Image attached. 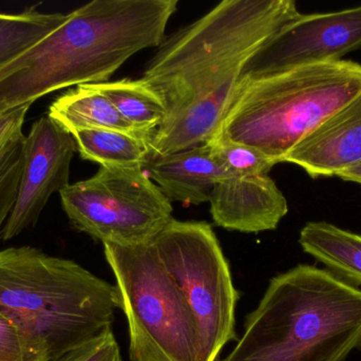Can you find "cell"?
<instances>
[{
	"label": "cell",
	"mask_w": 361,
	"mask_h": 361,
	"mask_svg": "<svg viewBox=\"0 0 361 361\" xmlns=\"http://www.w3.org/2000/svg\"><path fill=\"white\" fill-rule=\"evenodd\" d=\"M150 242L195 315L200 361L218 360L226 345L238 341L240 292L212 225L173 218Z\"/></svg>",
	"instance_id": "7"
},
{
	"label": "cell",
	"mask_w": 361,
	"mask_h": 361,
	"mask_svg": "<svg viewBox=\"0 0 361 361\" xmlns=\"http://www.w3.org/2000/svg\"><path fill=\"white\" fill-rule=\"evenodd\" d=\"M25 136L13 140L0 150V239L1 230L14 206L23 163Z\"/></svg>",
	"instance_id": "21"
},
{
	"label": "cell",
	"mask_w": 361,
	"mask_h": 361,
	"mask_svg": "<svg viewBox=\"0 0 361 361\" xmlns=\"http://www.w3.org/2000/svg\"><path fill=\"white\" fill-rule=\"evenodd\" d=\"M59 195L74 228L103 245L145 243L173 218V203L145 169L101 167Z\"/></svg>",
	"instance_id": "8"
},
{
	"label": "cell",
	"mask_w": 361,
	"mask_h": 361,
	"mask_svg": "<svg viewBox=\"0 0 361 361\" xmlns=\"http://www.w3.org/2000/svg\"><path fill=\"white\" fill-rule=\"evenodd\" d=\"M360 95L361 65L343 59L242 80L212 139L244 144L283 162L299 142Z\"/></svg>",
	"instance_id": "5"
},
{
	"label": "cell",
	"mask_w": 361,
	"mask_h": 361,
	"mask_svg": "<svg viewBox=\"0 0 361 361\" xmlns=\"http://www.w3.org/2000/svg\"><path fill=\"white\" fill-rule=\"evenodd\" d=\"M30 105L0 114V150L13 140L23 136V126Z\"/></svg>",
	"instance_id": "23"
},
{
	"label": "cell",
	"mask_w": 361,
	"mask_h": 361,
	"mask_svg": "<svg viewBox=\"0 0 361 361\" xmlns=\"http://www.w3.org/2000/svg\"><path fill=\"white\" fill-rule=\"evenodd\" d=\"M212 154L231 177L269 175L271 167L280 163L277 159L260 150L227 140L212 139Z\"/></svg>",
	"instance_id": "19"
},
{
	"label": "cell",
	"mask_w": 361,
	"mask_h": 361,
	"mask_svg": "<svg viewBox=\"0 0 361 361\" xmlns=\"http://www.w3.org/2000/svg\"><path fill=\"white\" fill-rule=\"evenodd\" d=\"M68 15L56 31L0 68V114L59 89L109 82L164 35L148 0H93Z\"/></svg>",
	"instance_id": "2"
},
{
	"label": "cell",
	"mask_w": 361,
	"mask_h": 361,
	"mask_svg": "<svg viewBox=\"0 0 361 361\" xmlns=\"http://www.w3.org/2000/svg\"><path fill=\"white\" fill-rule=\"evenodd\" d=\"M283 162L299 165L313 178L361 165V95L299 142Z\"/></svg>",
	"instance_id": "12"
},
{
	"label": "cell",
	"mask_w": 361,
	"mask_h": 361,
	"mask_svg": "<svg viewBox=\"0 0 361 361\" xmlns=\"http://www.w3.org/2000/svg\"><path fill=\"white\" fill-rule=\"evenodd\" d=\"M337 177L347 180V182H357V184H361V165L351 167L347 171L341 172L337 175Z\"/></svg>",
	"instance_id": "24"
},
{
	"label": "cell",
	"mask_w": 361,
	"mask_h": 361,
	"mask_svg": "<svg viewBox=\"0 0 361 361\" xmlns=\"http://www.w3.org/2000/svg\"><path fill=\"white\" fill-rule=\"evenodd\" d=\"M300 15L293 0H224L165 36L141 78L166 118L149 138L150 160L210 141L252 55Z\"/></svg>",
	"instance_id": "1"
},
{
	"label": "cell",
	"mask_w": 361,
	"mask_h": 361,
	"mask_svg": "<svg viewBox=\"0 0 361 361\" xmlns=\"http://www.w3.org/2000/svg\"><path fill=\"white\" fill-rule=\"evenodd\" d=\"M116 285L31 246L0 250V312L46 345L50 361L111 328Z\"/></svg>",
	"instance_id": "4"
},
{
	"label": "cell",
	"mask_w": 361,
	"mask_h": 361,
	"mask_svg": "<svg viewBox=\"0 0 361 361\" xmlns=\"http://www.w3.org/2000/svg\"><path fill=\"white\" fill-rule=\"evenodd\" d=\"M0 361H50L42 341L0 312Z\"/></svg>",
	"instance_id": "20"
},
{
	"label": "cell",
	"mask_w": 361,
	"mask_h": 361,
	"mask_svg": "<svg viewBox=\"0 0 361 361\" xmlns=\"http://www.w3.org/2000/svg\"><path fill=\"white\" fill-rule=\"evenodd\" d=\"M241 338L216 361H345L361 350V290L301 264L269 281Z\"/></svg>",
	"instance_id": "3"
},
{
	"label": "cell",
	"mask_w": 361,
	"mask_h": 361,
	"mask_svg": "<svg viewBox=\"0 0 361 361\" xmlns=\"http://www.w3.org/2000/svg\"><path fill=\"white\" fill-rule=\"evenodd\" d=\"M358 50H361V6L326 14H300L252 55L242 72L241 81L341 61L345 55Z\"/></svg>",
	"instance_id": "9"
},
{
	"label": "cell",
	"mask_w": 361,
	"mask_h": 361,
	"mask_svg": "<svg viewBox=\"0 0 361 361\" xmlns=\"http://www.w3.org/2000/svg\"><path fill=\"white\" fill-rule=\"evenodd\" d=\"M299 243L331 273L353 285H361V235L328 223H307Z\"/></svg>",
	"instance_id": "14"
},
{
	"label": "cell",
	"mask_w": 361,
	"mask_h": 361,
	"mask_svg": "<svg viewBox=\"0 0 361 361\" xmlns=\"http://www.w3.org/2000/svg\"><path fill=\"white\" fill-rule=\"evenodd\" d=\"M208 203L216 226L242 233L275 230L288 211L269 175L226 178L214 186Z\"/></svg>",
	"instance_id": "11"
},
{
	"label": "cell",
	"mask_w": 361,
	"mask_h": 361,
	"mask_svg": "<svg viewBox=\"0 0 361 361\" xmlns=\"http://www.w3.org/2000/svg\"><path fill=\"white\" fill-rule=\"evenodd\" d=\"M48 116L70 134L78 129H92L139 134L92 84L80 85L57 97L49 108Z\"/></svg>",
	"instance_id": "15"
},
{
	"label": "cell",
	"mask_w": 361,
	"mask_h": 361,
	"mask_svg": "<svg viewBox=\"0 0 361 361\" xmlns=\"http://www.w3.org/2000/svg\"><path fill=\"white\" fill-rule=\"evenodd\" d=\"M68 16L42 13L35 6L18 14L0 13V68L56 31Z\"/></svg>",
	"instance_id": "18"
},
{
	"label": "cell",
	"mask_w": 361,
	"mask_h": 361,
	"mask_svg": "<svg viewBox=\"0 0 361 361\" xmlns=\"http://www.w3.org/2000/svg\"><path fill=\"white\" fill-rule=\"evenodd\" d=\"M114 104L131 129L152 137L166 118V108L158 95L142 80L114 81L92 84Z\"/></svg>",
	"instance_id": "17"
},
{
	"label": "cell",
	"mask_w": 361,
	"mask_h": 361,
	"mask_svg": "<svg viewBox=\"0 0 361 361\" xmlns=\"http://www.w3.org/2000/svg\"><path fill=\"white\" fill-rule=\"evenodd\" d=\"M78 152L85 160L112 169H145L150 159L148 137L116 129L72 131Z\"/></svg>",
	"instance_id": "16"
},
{
	"label": "cell",
	"mask_w": 361,
	"mask_h": 361,
	"mask_svg": "<svg viewBox=\"0 0 361 361\" xmlns=\"http://www.w3.org/2000/svg\"><path fill=\"white\" fill-rule=\"evenodd\" d=\"M75 152L71 134L50 117L34 123L23 142V170L14 206L2 227V241H10L35 226L50 197L69 186Z\"/></svg>",
	"instance_id": "10"
},
{
	"label": "cell",
	"mask_w": 361,
	"mask_h": 361,
	"mask_svg": "<svg viewBox=\"0 0 361 361\" xmlns=\"http://www.w3.org/2000/svg\"><path fill=\"white\" fill-rule=\"evenodd\" d=\"M116 278L118 309L126 316L130 361H200L195 315L152 242L104 244Z\"/></svg>",
	"instance_id": "6"
},
{
	"label": "cell",
	"mask_w": 361,
	"mask_h": 361,
	"mask_svg": "<svg viewBox=\"0 0 361 361\" xmlns=\"http://www.w3.org/2000/svg\"><path fill=\"white\" fill-rule=\"evenodd\" d=\"M145 170L171 203L186 205L209 201L214 186L231 177L214 158L210 142L157 157Z\"/></svg>",
	"instance_id": "13"
},
{
	"label": "cell",
	"mask_w": 361,
	"mask_h": 361,
	"mask_svg": "<svg viewBox=\"0 0 361 361\" xmlns=\"http://www.w3.org/2000/svg\"><path fill=\"white\" fill-rule=\"evenodd\" d=\"M51 361H123L120 345L111 328L97 335L88 343L67 352Z\"/></svg>",
	"instance_id": "22"
}]
</instances>
